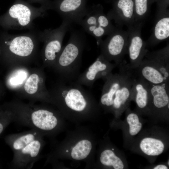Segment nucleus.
<instances>
[{"instance_id": "obj_27", "label": "nucleus", "mask_w": 169, "mask_h": 169, "mask_svg": "<svg viewBox=\"0 0 169 169\" xmlns=\"http://www.w3.org/2000/svg\"><path fill=\"white\" fill-rule=\"evenodd\" d=\"M126 120L129 126L130 134L132 136L137 135L142 127L138 115L135 113L130 112L127 116Z\"/></svg>"}, {"instance_id": "obj_12", "label": "nucleus", "mask_w": 169, "mask_h": 169, "mask_svg": "<svg viewBox=\"0 0 169 169\" xmlns=\"http://www.w3.org/2000/svg\"><path fill=\"white\" fill-rule=\"evenodd\" d=\"M118 66L119 73H112L104 81L100 103L107 108H112L115 94L130 68L125 60Z\"/></svg>"}, {"instance_id": "obj_8", "label": "nucleus", "mask_w": 169, "mask_h": 169, "mask_svg": "<svg viewBox=\"0 0 169 169\" xmlns=\"http://www.w3.org/2000/svg\"><path fill=\"white\" fill-rule=\"evenodd\" d=\"M63 83L58 89L59 98L67 107L71 110L81 112L88 106L92 97L90 92L75 81Z\"/></svg>"}, {"instance_id": "obj_31", "label": "nucleus", "mask_w": 169, "mask_h": 169, "mask_svg": "<svg viewBox=\"0 0 169 169\" xmlns=\"http://www.w3.org/2000/svg\"><path fill=\"white\" fill-rule=\"evenodd\" d=\"M156 3L157 11L164 10L168 9L169 0H154Z\"/></svg>"}, {"instance_id": "obj_17", "label": "nucleus", "mask_w": 169, "mask_h": 169, "mask_svg": "<svg viewBox=\"0 0 169 169\" xmlns=\"http://www.w3.org/2000/svg\"><path fill=\"white\" fill-rule=\"evenodd\" d=\"M135 70L137 77L143 79L151 84L169 83V79L166 77L151 62L146 58H144Z\"/></svg>"}, {"instance_id": "obj_30", "label": "nucleus", "mask_w": 169, "mask_h": 169, "mask_svg": "<svg viewBox=\"0 0 169 169\" xmlns=\"http://www.w3.org/2000/svg\"><path fill=\"white\" fill-rule=\"evenodd\" d=\"M28 3H38L47 10L50 9L52 1L50 0H27Z\"/></svg>"}, {"instance_id": "obj_7", "label": "nucleus", "mask_w": 169, "mask_h": 169, "mask_svg": "<svg viewBox=\"0 0 169 169\" xmlns=\"http://www.w3.org/2000/svg\"><path fill=\"white\" fill-rule=\"evenodd\" d=\"M71 24L66 20H63L61 25L56 28L39 31L40 41L44 44L43 55L46 62L55 63L62 49L64 38L70 28Z\"/></svg>"}, {"instance_id": "obj_19", "label": "nucleus", "mask_w": 169, "mask_h": 169, "mask_svg": "<svg viewBox=\"0 0 169 169\" xmlns=\"http://www.w3.org/2000/svg\"><path fill=\"white\" fill-rule=\"evenodd\" d=\"M145 58L151 62L166 78L169 79V44L155 51H148Z\"/></svg>"}, {"instance_id": "obj_9", "label": "nucleus", "mask_w": 169, "mask_h": 169, "mask_svg": "<svg viewBox=\"0 0 169 169\" xmlns=\"http://www.w3.org/2000/svg\"><path fill=\"white\" fill-rule=\"evenodd\" d=\"M86 2V0H54L50 9L56 11L63 20L80 25L88 10Z\"/></svg>"}, {"instance_id": "obj_29", "label": "nucleus", "mask_w": 169, "mask_h": 169, "mask_svg": "<svg viewBox=\"0 0 169 169\" xmlns=\"http://www.w3.org/2000/svg\"><path fill=\"white\" fill-rule=\"evenodd\" d=\"M39 78L35 74L31 75L27 80L24 85L25 91L29 94H33L36 93L38 89V84Z\"/></svg>"}, {"instance_id": "obj_6", "label": "nucleus", "mask_w": 169, "mask_h": 169, "mask_svg": "<svg viewBox=\"0 0 169 169\" xmlns=\"http://www.w3.org/2000/svg\"><path fill=\"white\" fill-rule=\"evenodd\" d=\"M128 36L127 30L116 27L105 40L102 39L97 43L100 54L108 61H113L118 66L127 54Z\"/></svg>"}, {"instance_id": "obj_24", "label": "nucleus", "mask_w": 169, "mask_h": 169, "mask_svg": "<svg viewBox=\"0 0 169 169\" xmlns=\"http://www.w3.org/2000/svg\"><path fill=\"white\" fill-rule=\"evenodd\" d=\"M100 160L103 165L112 166L115 169H123L124 164L122 160L110 150H106L100 154Z\"/></svg>"}, {"instance_id": "obj_16", "label": "nucleus", "mask_w": 169, "mask_h": 169, "mask_svg": "<svg viewBox=\"0 0 169 169\" xmlns=\"http://www.w3.org/2000/svg\"><path fill=\"white\" fill-rule=\"evenodd\" d=\"M134 70L129 68L115 94L111 109L116 114H120L126 109L131 100V88L135 78Z\"/></svg>"}, {"instance_id": "obj_25", "label": "nucleus", "mask_w": 169, "mask_h": 169, "mask_svg": "<svg viewBox=\"0 0 169 169\" xmlns=\"http://www.w3.org/2000/svg\"><path fill=\"white\" fill-rule=\"evenodd\" d=\"M9 107L7 105L0 106V135L11 123L15 121V112Z\"/></svg>"}, {"instance_id": "obj_33", "label": "nucleus", "mask_w": 169, "mask_h": 169, "mask_svg": "<svg viewBox=\"0 0 169 169\" xmlns=\"http://www.w3.org/2000/svg\"><path fill=\"white\" fill-rule=\"evenodd\" d=\"M2 168V165L1 164V162L0 161V169L1 168Z\"/></svg>"}, {"instance_id": "obj_3", "label": "nucleus", "mask_w": 169, "mask_h": 169, "mask_svg": "<svg viewBox=\"0 0 169 169\" xmlns=\"http://www.w3.org/2000/svg\"><path fill=\"white\" fill-rule=\"evenodd\" d=\"M43 7H36L24 0H15L4 14L0 15V26L5 30L34 29L33 21L47 14Z\"/></svg>"}, {"instance_id": "obj_36", "label": "nucleus", "mask_w": 169, "mask_h": 169, "mask_svg": "<svg viewBox=\"0 0 169 169\" xmlns=\"http://www.w3.org/2000/svg\"><path fill=\"white\" fill-rule=\"evenodd\" d=\"M66 151L68 152L69 151L68 150H67Z\"/></svg>"}, {"instance_id": "obj_11", "label": "nucleus", "mask_w": 169, "mask_h": 169, "mask_svg": "<svg viewBox=\"0 0 169 169\" xmlns=\"http://www.w3.org/2000/svg\"><path fill=\"white\" fill-rule=\"evenodd\" d=\"M142 26H135L128 29L127 54L129 55V67L135 70L139 66L148 51L146 42L142 39L141 30Z\"/></svg>"}, {"instance_id": "obj_20", "label": "nucleus", "mask_w": 169, "mask_h": 169, "mask_svg": "<svg viewBox=\"0 0 169 169\" xmlns=\"http://www.w3.org/2000/svg\"><path fill=\"white\" fill-rule=\"evenodd\" d=\"M80 25L86 32L95 38L97 42L101 40L104 36L107 35L106 31L98 25L95 10L92 5L88 8L87 12Z\"/></svg>"}, {"instance_id": "obj_10", "label": "nucleus", "mask_w": 169, "mask_h": 169, "mask_svg": "<svg viewBox=\"0 0 169 169\" xmlns=\"http://www.w3.org/2000/svg\"><path fill=\"white\" fill-rule=\"evenodd\" d=\"M116 66L115 63L108 61L100 54L93 64L79 74L75 81L82 85L91 87L97 79H101L104 81Z\"/></svg>"}, {"instance_id": "obj_5", "label": "nucleus", "mask_w": 169, "mask_h": 169, "mask_svg": "<svg viewBox=\"0 0 169 169\" xmlns=\"http://www.w3.org/2000/svg\"><path fill=\"white\" fill-rule=\"evenodd\" d=\"M28 108L15 112V122L34 129L43 135L57 126L58 119L52 111L44 108Z\"/></svg>"}, {"instance_id": "obj_4", "label": "nucleus", "mask_w": 169, "mask_h": 169, "mask_svg": "<svg viewBox=\"0 0 169 169\" xmlns=\"http://www.w3.org/2000/svg\"><path fill=\"white\" fill-rule=\"evenodd\" d=\"M40 41L39 31L33 29L20 34L0 32V55L3 59L10 56L26 58L32 55L35 46Z\"/></svg>"}, {"instance_id": "obj_34", "label": "nucleus", "mask_w": 169, "mask_h": 169, "mask_svg": "<svg viewBox=\"0 0 169 169\" xmlns=\"http://www.w3.org/2000/svg\"><path fill=\"white\" fill-rule=\"evenodd\" d=\"M167 164L169 166V160H168L167 161Z\"/></svg>"}, {"instance_id": "obj_13", "label": "nucleus", "mask_w": 169, "mask_h": 169, "mask_svg": "<svg viewBox=\"0 0 169 169\" xmlns=\"http://www.w3.org/2000/svg\"><path fill=\"white\" fill-rule=\"evenodd\" d=\"M112 8L107 16L113 20L118 27L126 26L128 29L134 26L135 15L133 0H113Z\"/></svg>"}, {"instance_id": "obj_32", "label": "nucleus", "mask_w": 169, "mask_h": 169, "mask_svg": "<svg viewBox=\"0 0 169 169\" xmlns=\"http://www.w3.org/2000/svg\"><path fill=\"white\" fill-rule=\"evenodd\" d=\"M154 169H167L168 167L166 165L163 164H160L157 165L154 167Z\"/></svg>"}, {"instance_id": "obj_23", "label": "nucleus", "mask_w": 169, "mask_h": 169, "mask_svg": "<svg viewBox=\"0 0 169 169\" xmlns=\"http://www.w3.org/2000/svg\"><path fill=\"white\" fill-rule=\"evenodd\" d=\"M97 22L99 26L104 29L107 33V35L112 32L116 28L111 20L104 13V8L100 4H93Z\"/></svg>"}, {"instance_id": "obj_26", "label": "nucleus", "mask_w": 169, "mask_h": 169, "mask_svg": "<svg viewBox=\"0 0 169 169\" xmlns=\"http://www.w3.org/2000/svg\"><path fill=\"white\" fill-rule=\"evenodd\" d=\"M92 149L91 142L86 140L78 142L73 148L71 156L74 159L81 160L86 158Z\"/></svg>"}, {"instance_id": "obj_14", "label": "nucleus", "mask_w": 169, "mask_h": 169, "mask_svg": "<svg viewBox=\"0 0 169 169\" xmlns=\"http://www.w3.org/2000/svg\"><path fill=\"white\" fill-rule=\"evenodd\" d=\"M149 84L148 110L158 113L168 111L169 109V83Z\"/></svg>"}, {"instance_id": "obj_21", "label": "nucleus", "mask_w": 169, "mask_h": 169, "mask_svg": "<svg viewBox=\"0 0 169 169\" xmlns=\"http://www.w3.org/2000/svg\"><path fill=\"white\" fill-rule=\"evenodd\" d=\"M135 26H143L149 14L154 0H133Z\"/></svg>"}, {"instance_id": "obj_35", "label": "nucleus", "mask_w": 169, "mask_h": 169, "mask_svg": "<svg viewBox=\"0 0 169 169\" xmlns=\"http://www.w3.org/2000/svg\"><path fill=\"white\" fill-rule=\"evenodd\" d=\"M108 0L109 1H110V2H112V0Z\"/></svg>"}, {"instance_id": "obj_15", "label": "nucleus", "mask_w": 169, "mask_h": 169, "mask_svg": "<svg viewBox=\"0 0 169 169\" xmlns=\"http://www.w3.org/2000/svg\"><path fill=\"white\" fill-rule=\"evenodd\" d=\"M169 11L168 9L157 11L151 35L146 41V47H153L169 38Z\"/></svg>"}, {"instance_id": "obj_2", "label": "nucleus", "mask_w": 169, "mask_h": 169, "mask_svg": "<svg viewBox=\"0 0 169 169\" xmlns=\"http://www.w3.org/2000/svg\"><path fill=\"white\" fill-rule=\"evenodd\" d=\"M86 44L84 34L72 30L67 44L62 49L55 62L63 82L75 81L80 74L82 55Z\"/></svg>"}, {"instance_id": "obj_18", "label": "nucleus", "mask_w": 169, "mask_h": 169, "mask_svg": "<svg viewBox=\"0 0 169 169\" xmlns=\"http://www.w3.org/2000/svg\"><path fill=\"white\" fill-rule=\"evenodd\" d=\"M137 77L135 78L132 87L131 100L135 101L139 110L146 111L148 110L149 83Z\"/></svg>"}, {"instance_id": "obj_22", "label": "nucleus", "mask_w": 169, "mask_h": 169, "mask_svg": "<svg viewBox=\"0 0 169 169\" xmlns=\"http://www.w3.org/2000/svg\"><path fill=\"white\" fill-rule=\"evenodd\" d=\"M141 151L149 156H156L161 154L165 149L163 142L161 140L151 137H146L140 144Z\"/></svg>"}, {"instance_id": "obj_1", "label": "nucleus", "mask_w": 169, "mask_h": 169, "mask_svg": "<svg viewBox=\"0 0 169 169\" xmlns=\"http://www.w3.org/2000/svg\"><path fill=\"white\" fill-rule=\"evenodd\" d=\"M43 135L33 129L5 136V143L13 156L10 167L14 169H30L38 161L43 145Z\"/></svg>"}, {"instance_id": "obj_28", "label": "nucleus", "mask_w": 169, "mask_h": 169, "mask_svg": "<svg viewBox=\"0 0 169 169\" xmlns=\"http://www.w3.org/2000/svg\"><path fill=\"white\" fill-rule=\"evenodd\" d=\"M27 72L24 70H19L8 78L7 83L11 87L17 86L22 84L27 77Z\"/></svg>"}]
</instances>
